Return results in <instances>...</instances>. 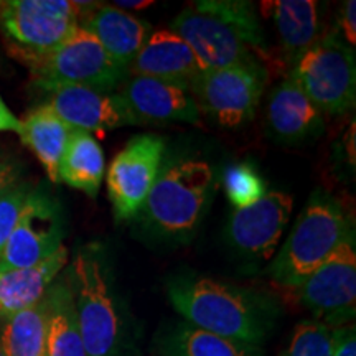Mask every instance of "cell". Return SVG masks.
<instances>
[{
    "label": "cell",
    "instance_id": "1",
    "mask_svg": "<svg viewBox=\"0 0 356 356\" xmlns=\"http://www.w3.org/2000/svg\"><path fill=\"white\" fill-rule=\"evenodd\" d=\"M170 30L185 40L204 71L262 66L264 33L251 2H195L173 19Z\"/></svg>",
    "mask_w": 356,
    "mask_h": 356
},
{
    "label": "cell",
    "instance_id": "2",
    "mask_svg": "<svg viewBox=\"0 0 356 356\" xmlns=\"http://www.w3.org/2000/svg\"><path fill=\"white\" fill-rule=\"evenodd\" d=\"M165 289L185 322L204 332L261 346L274 325L273 304L248 289L197 275H177Z\"/></svg>",
    "mask_w": 356,
    "mask_h": 356
},
{
    "label": "cell",
    "instance_id": "3",
    "mask_svg": "<svg viewBox=\"0 0 356 356\" xmlns=\"http://www.w3.org/2000/svg\"><path fill=\"white\" fill-rule=\"evenodd\" d=\"M350 222L335 198L317 190L312 195L292 233L267 267V274L280 286L299 289L300 284L335 251Z\"/></svg>",
    "mask_w": 356,
    "mask_h": 356
},
{
    "label": "cell",
    "instance_id": "4",
    "mask_svg": "<svg viewBox=\"0 0 356 356\" xmlns=\"http://www.w3.org/2000/svg\"><path fill=\"white\" fill-rule=\"evenodd\" d=\"M213 170L204 160H180L160 175L147 197L142 218L165 238H188L210 202Z\"/></svg>",
    "mask_w": 356,
    "mask_h": 356
},
{
    "label": "cell",
    "instance_id": "5",
    "mask_svg": "<svg viewBox=\"0 0 356 356\" xmlns=\"http://www.w3.org/2000/svg\"><path fill=\"white\" fill-rule=\"evenodd\" d=\"M79 333L88 356H119L122 346V320L111 291L99 251L84 248L66 274Z\"/></svg>",
    "mask_w": 356,
    "mask_h": 356
},
{
    "label": "cell",
    "instance_id": "6",
    "mask_svg": "<svg viewBox=\"0 0 356 356\" xmlns=\"http://www.w3.org/2000/svg\"><path fill=\"white\" fill-rule=\"evenodd\" d=\"M322 114L341 115L355 108V48L337 32L325 33L292 66L291 76Z\"/></svg>",
    "mask_w": 356,
    "mask_h": 356
},
{
    "label": "cell",
    "instance_id": "7",
    "mask_svg": "<svg viewBox=\"0 0 356 356\" xmlns=\"http://www.w3.org/2000/svg\"><path fill=\"white\" fill-rule=\"evenodd\" d=\"M78 29L76 3L70 0H10L0 17L8 53L26 66L60 47Z\"/></svg>",
    "mask_w": 356,
    "mask_h": 356
},
{
    "label": "cell",
    "instance_id": "8",
    "mask_svg": "<svg viewBox=\"0 0 356 356\" xmlns=\"http://www.w3.org/2000/svg\"><path fill=\"white\" fill-rule=\"evenodd\" d=\"M29 70L35 86L44 91L58 86H88L113 92L129 74L83 26Z\"/></svg>",
    "mask_w": 356,
    "mask_h": 356
},
{
    "label": "cell",
    "instance_id": "9",
    "mask_svg": "<svg viewBox=\"0 0 356 356\" xmlns=\"http://www.w3.org/2000/svg\"><path fill=\"white\" fill-rule=\"evenodd\" d=\"M300 302L315 320L332 328L348 327L356 314V246L348 231L335 251L299 287Z\"/></svg>",
    "mask_w": 356,
    "mask_h": 356
},
{
    "label": "cell",
    "instance_id": "10",
    "mask_svg": "<svg viewBox=\"0 0 356 356\" xmlns=\"http://www.w3.org/2000/svg\"><path fill=\"white\" fill-rule=\"evenodd\" d=\"M266 78L264 66L208 70L191 83L190 95L200 113L204 111L222 127L236 129L254 118Z\"/></svg>",
    "mask_w": 356,
    "mask_h": 356
},
{
    "label": "cell",
    "instance_id": "11",
    "mask_svg": "<svg viewBox=\"0 0 356 356\" xmlns=\"http://www.w3.org/2000/svg\"><path fill=\"white\" fill-rule=\"evenodd\" d=\"M61 204L43 186H32L15 229L0 256V273L32 267L63 246Z\"/></svg>",
    "mask_w": 356,
    "mask_h": 356
},
{
    "label": "cell",
    "instance_id": "12",
    "mask_svg": "<svg viewBox=\"0 0 356 356\" xmlns=\"http://www.w3.org/2000/svg\"><path fill=\"white\" fill-rule=\"evenodd\" d=\"M163 154V137L155 134H139L115 155L106 175L115 220L129 221L142 211L160 175Z\"/></svg>",
    "mask_w": 356,
    "mask_h": 356
},
{
    "label": "cell",
    "instance_id": "13",
    "mask_svg": "<svg viewBox=\"0 0 356 356\" xmlns=\"http://www.w3.org/2000/svg\"><path fill=\"white\" fill-rule=\"evenodd\" d=\"M48 92L47 104L71 129L104 136L109 131L139 124L118 91L58 86Z\"/></svg>",
    "mask_w": 356,
    "mask_h": 356
},
{
    "label": "cell",
    "instance_id": "14",
    "mask_svg": "<svg viewBox=\"0 0 356 356\" xmlns=\"http://www.w3.org/2000/svg\"><path fill=\"white\" fill-rule=\"evenodd\" d=\"M292 197L284 191H267L251 207L234 210L228 236L233 246L249 257L267 259L274 254L292 215Z\"/></svg>",
    "mask_w": 356,
    "mask_h": 356
},
{
    "label": "cell",
    "instance_id": "15",
    "mask_svg": "<svg viewBox=\"0 0 356 356\" xmlns=\"http://www.w3.org/2000/svg\"><path fill=\"white\" fill-rule=\"evenodd\" d=\"M115 91L134 118L144 122H200V109L188 89L145 76H129Z\"/></svg>",
    "mask_w": 356,
    "mask_h": 356
},
{
    "label": "cell",
    "instance_id": "16",
    "mask_svg": "<svg viewBox=\"0 0 356 356\" xmlns=\"http://www.w3.org/2000/svg\"><path fill=\"white\" fill-rule=\"evenodd\" d=\"M203 71L198 58L184 38L172 30H157L147 38L127 73H131V76L160 79L190 91L191 83Z\"/></svg>",
    "mask_w": 356,
    "mask_h": 356
},
{
    "label": "cell",
    "instance_id": "17",
    "mask_svg": "<svg viewBox=\"0 0 356 356\" xmlns=\"http://www.w3.org/2000/svg\"><path fill=\"white\" fill-rule=\"evenodd\" d=\"M79 26L88 30L108 55L126 70L152 33V25L149 22L104 3H99L88 13L79 22Z\"/></svg>",
    "mask_w": 356,
    "mask_h": 356
},
{
    "label": "cell",
    "instance_id": "18",
    "mask_svg": "<svg viewBox=\"0 0 356 356\" xmlns=\"http://www.w3.org/2000/svg\"><path fill=\"white\" fill-rule=\"evenodd\" d=\"M267 126L275 139L297 144L323 131V114L315 108L304 91L287 78L274 89L267 104Z\"/></svg>",
    "mask_w": 356,
    "mask_h": 356
},
{
    "label": "cell",
    "instance_id": "19",
    "mask_svg": "<svg viewBox=\"0 0 356 356\" xmlns=\"http://www.w3.org/2000/svg\"><path fill=\"white\" fill-rule=\"evenodd\" d=\"M70 252L61 246L50 257L32 267L0 273V320L37 305L47 296L56 275L68 264Z\"/></svg>",
    "mask_w": 356,
    "mask_h": 356
},
{
    "label": "cell",
    "instance_id": "20",
    "mask_svg": "<svg viewBox=\"0 0 356 356\" xmlns=\"http://www.w3.org/2000/svg\"><path fill=\"white\" fill-rule=\"evenodd\" d=\"M155 350L160 356H261V346L204 332L185 320L163 325Z\"/></svg>",
    "mask_w": 356,
    "mask_h": 356
},
{
    "label": "cell",
    "instance_id": "21",
    "mask_svg": "<svg viewBox=\"0 0 356 356\" xmlns=\"http://www.w3.org/2000/svg\"><path fill=\"white\" fill-rule=\"evenodd\" d=\"M273 13L284 58L293 66L323 37L322 7L315 0H279Z\"/></svg>",
    "mask_w": 356,
    "mask_h": 356
},
{
    "label": "cell",
    "instance_id": "22",
    "mask_svg": "<svg viewBox=\"0 0 356 356\" xmlns=\"http://www.w3.org/2000/svg\"><path fill=\"white\" fill-rule=\"evenodd\" d=\"M106 172L104 152L92 134L71 129L63 157L58 167V181L96 198Z\"/></svg>",
    "mask_w": 356,
    "mask_h": 356
},
{
    "label": "cell",
    "instance_id": "23",
    "mask_svg": "<svg viewBox=\"0 0 356 356\" xmlns=\"http://www.w3.org/2000/svg\"><path fill=\"white\" fill-rule=\"evenodd\" d=\"M71 127L53 113L50 106H38L22 121L20 139L42 163L53 184H58V167L63 157Z\"/></svg>",
    "mask_w": 356,
    "mask_h": 356
},
{
    "label": "cell",
    "instance_id": "24",
    "mask_svg": "<svg viewBox=\"0 0 356 356\" xmlns=\"http://www.w3.org/2000/svg\"><path fill=\"white\" fill-rule=\"evenodd\" d=\"M50 302L47 350L44 356H88L79 333L76 309L68 279L51 284L47 292Z\"/></svg>",
    "mask_w": 356,
    "mask_h": 356
},
{
    "label": "cell",
    "instance_id": "25",
    "mask_svg": "<svg viewBox=\"0 0 356 356\" xmlns=\"http://www.w3.org/2000/svg\"><path fill=\"white\" fill-rule=\"evenodd\" d=\"M50 302L44 296L37 305L3 320L0 345L6 356H44Z\"/></svg>",
    "mask_w": 356,
    "mask_h": 356
},
{
    "label": "cell",
    "instance_id": "26",
    "mask_svg": "<svg viewBox=\"0 0 356 356\" xmlns=\"http://www.w3.org/2000/svg\"><path fill=\"white\" fill-rule=\"evenodd\" d=\"M337 346V328L318 320H302L293 328L284 356H333Z\"/></svg>",
    "mask_w": 356,
    "mask_h": 356
},
{
    "label": "cell",
    "instance_id": "27",
    "mask_svg": "<svg viewBox=\"0 0 356 356\" xmlns=\"http://www.w3.org/2000/svg\"><path fill=\"white\" fill-rule=\"evenodd\" d=\"M225 191L236 210L251 207L267 193L264 180L254 170V167L248 163L231 165L226 170Z\"/></svg>",
    "mask_w": 356,
    "mask_h": 356
},
{
    "label": "cell",
    "instance_id": "28",
    "mask_svg": "<svg viewBox=\"0 0 356 356\" xmlns=\"http://www.w3.org/2000/svg\"><path fill=\"white\" fill-rule=\"evenodd\" d=\"M30 190H32V185L22 180L0 197V256H2L8 238L15 229Z\"/></svg>",
    "mask_w": 356,
    "mask_h": 356
},
{
    "label": "cell",
    "instance_id": "29",
    "mask_svg": "<svg viewBox=\"0 0 356 356\" xmlns=\"http://www.w3.org/2000/svg\"><path fill=\"white\" fill-rule=\"evenodd\" d=\"M355 0H348L343 3L341 8L340 19H338V29L337 33L340 35L341 40L348 44V47L355 48L356 44V15H355Z\"/></svg>",
    "mask_w": 356,
    "mask_h": 356
},
{
    "label": "cell",
    "instance_id": "30",
    "mask_svg": "<svg viewBox=\"0 0 356 356\" xmlns=\"http://www.w3.org/2000/svg\"><path fill=\"white\" fill-rule=\"evenodd\" d=\"M22 175V163L7 154H0V197L19 184Z\"/></svg>",
    "mask_w": 356,
    "mask_h": 356
},
{
    "label": "cell",
    "instance_id": "31",
    "mask_svg": "<svg viewBox=\"0 0 356 356\" xmlns=\"http://www.w3.org/2000/svg\"><path fill=\"white\" fill-rule=\"evenodd\" d=\"M333 356H356V333L353 325L337 328V346Z\"/></svg>",
    "mask_w": 356,
    "mask_h": 356
},
{
    "label": "cell",
    "instance_id": "32",
    "mask_svg": "<svg viewBox=\"0 0 356 356\" xmlns=\"http://www.w3.org/2000/svg\"><path fill=\"white\" fill-rule=\"evenodd\" d=\"M22 121L8 109L6 101L0 96V132H15L20 134Z\"/></svg>",
    "mask_w": 356,
    "mask_h": 356
},
{
    "label": "cell",
    "instance_id": "33",
    "mask_svg": "<svg viewBox=\"0 0 356 356\" xmlns=\"http://www.w3.org/2000/svg\"><path fill=\"white\" fill-rule=\"evenodd\" d=\"M152 0H144V2L142 0H115V2H113V7L126 10V8H145L152 6Z\"/></svg>",
    "mask_w": 356,
    "mask_h": 356
},
{
    "label": "cell",
    "instance_id": "34",
    "mask_svg": "<svg viewBox=\"0 0 356 356\" xmlns=\"http://www.w3.org/2000/svg\"><path fill=\"white\" fill-rule=\"evenodd\" d=\"M3 8H6V2H2V0H0V17H2Z\"/></svg>",
    "mask_w": 356,
    "mask_h": 356
},
{
    "label": "cell",
    "instance_id": "35",
    "mask_svg": "<svg viewBox=\"0 0 356 356\" xmlns=\"http://www.w3.org/2000/svg\"><path fill=\"white\" fill-rule=\"evenodd\" d=\"M0 356H6V355H3V350H2V345H0Z\"/></svg>",
    "mask_w": 356,
    "mask_h": 356
}]
</instances>
